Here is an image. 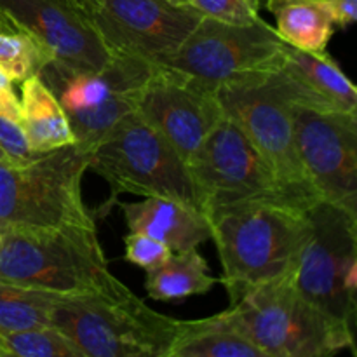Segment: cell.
<instances>
[{
    "instance_id": "5",
    "label": "cell",
    "mask_w": 357,
    "mask_h": 357,
    "mask_svg": "<svg viewBox=\"0 0 357 357\" xmlns=\"http://www.w3.org/2000/svg\"><path fill=\"white\" fill-rule=\"evenodd\" d=\"M264 357H330L356 352L354 335L331 323L293 284V272L250 289L229 307Z\"/></svg>"
},
{
    "instance_id": "1",
    "label": "cell",
    "mask_w": 357,
    "mask_h": 357,
    "mask_svg": "<svg viewBox=\"0 0 357 357\" xmlns=\"http://www.w3.org/2000/svg\"><path fill=\"white\" fill-rule=\"evenodd\" d=\"M208 216L230 305L250 289L291 274L312 236L307 209L278 202L230 206Z\"/></svg>"
},
{
    "instance_id": "7",
    "label": "cell",
    "mask_w": 357,
    "mask_h": 357,
    "mask_svg": "<svg viewBox=\"0 0 357 357\" xmlns=\"http://www.w3.org/2000/svg\"><path fill=\"white\" fill-rule=\"evenodd\" d=\"M89 169L110 185L114 195L171 199L201 209L188 162L136 112L94 146Z\"/></svg>"
},
{
    "instance_id": "11",
    "label": "cell",
    "mask_w": 357,
    "mask_h": 357,
    "mask_svg": "<svg viewBox=\"0 0 357 357\" xmlns=\"http://www.w3.org/2000/svg\"><path fill=\"white\" fill-rule=\"evenodd\" d=\"M216 96L225 117L246 132L293 197L305 209L319 202L296 150L293 107L275 93L267 75L220 86Z\"/></svg>"
},
{
    "instance_id": "25",
    "label": "cell",
    "mask_w": 357,
    "mask_h": 357,
    "mask_svg": "<svg viewBox=\"0 0 357 357\" xmlns=\"http://www.w3.org/2000/svg\"><path fill=\"white\" fill-rule=\"evenodd\" d=\"M188 6L204 17L237 26H246L261 20L260 0H190Z\"/></svg>"
},
{
    "instance_id": "14",
    "label": "cell",
    "mask_w": 357,
    "mask_h": 357,
    "mask_svg": "<svg viewBox=\"0 0 357 357\" xmlns=\"http://www.w3.org/2000/svg\"><path fill=\"white\" fill-rule=\"evenodd\" d=\"M136 114L162 135L187 162L225 117L215 89L160 65H155L143 86Z\"/></svg>"
},
{
    "instance_id": "34",
    "label": "cell",
    "mask_w": 357,
    "mask_h": 357,
    "mask_svg": "<svg viewBox=\"0 0 357 357\" xmlns=\"http://www.w3.org/2000/svg\"><path fill=\"white\" fill-rule=\"evenodd\" d=\"M260 2H261V3H264V2H265V0H260Z\"/></svg>"
},
{
    "instance_id": "13",
    "label": "cell",
    "mask_w": 357,
    "mask_h": 357,
    "mask_svg": "<svg viewBox=\"0 0 357 357\" xmlns=\"http://www.w3.org/2000/svg\"><path fill=\"white\" fill-rule=\"evenodd\" d=\"M202 14L169 0H94L89 23L114 54L159 63L192 33Z\"/></svg>"
},
{
    "instance_id": "23",
    "label": "cell",
    "mask_w": 357,
    "mask_h": 357,
    "mask_svg": "<svg viewBox=\"0 0 357 357\" xmlns=\"http://www.w3.org/2000/svg\"><path fill=\"white\" fill-rule=\"evenodd\" d=\"M84 357L80 349L54 326L0 331V357Z\"/></svg>"
},
{
    "instance_id": "26",
    "label": "cell",
    "mask_w": 357,
    "mask_h": 357,
    "mask_svg": "<svg viewBox=\"0 0 357 357\" xmlns=\"http://www.w3.org/2000/svg\"><path fill=\"white\" fill-rule=\"evenodd\" d=\"M126 260L138 267L150 271L171 257L173 250L160 241L146 236L143 232H129L124 237Z\"/></svg>"
},
{
    "instance_id": "18",
    "label": "cell",
    "mask_w": 357,
    "mask_h": 357,
    "mask_svg": "<svg viewBox=\"0 0 357 357\" xmlns=\"http://www.w3.org/2000/svg\"><path fill=\"white\" fill-rule=\"evenodd\" d=\"M20 124L35 155L75 143L61 105L37 73L21 82Z\"/></svg>"
},
{
    "instance_id": "20",
    "label": "cell",
    "mask_w": 357,
    "mask_h": 357,
    "mask_svg": "<svg viewBox=\"0 0 357 357\" xmlns=\"http://www.w3.org/2000/svg\"><path fill=\"white\" fill-rule=\"evenodd\" d=\"M274 14L275 31L291 47L326 52L335 35V24L326 0H265Z\"/></svg>"
},
{
    "instance_id": "12",
    "label": "cell",
    "mask_w": 357,
    "mask_h": 357,
    "mask_svg": "<svg viewBox=\"0 0 357 357\" xmlns=\"http://www.w3.org/2000/svg\"><path fill=\"white\" fill-rule=\"evenodd\" d=\"M298 157L321 201L357 216V112L293 107Z\"/></svg>"
},
{
    "instance_id": "3",
    "label": "cell",
    "mask_w": 357,
    "mask_h": 357,
    "mask_svg": "<svg viewBox=\"0 0 357 357\" xmlns=\"http://www.w3.org/2000/svg\"><path fill=\"white\" fill-rule=\"evenodd\" d=\"M0 281L63 295L122 284L108 268L96 227L0 230Z\"/></svg>"
},
{
    "instance_id": "24",
    "label": "cell",
    "mask_w": 357,
    "mask_h": 357,
    "mask_svg": "<svg viewBox=\"0 0 357 357\" xmlns=\"http://www.w3.org/2000/svg\"><path fill=\"white\" fill-rule=\"evenodd\" d=\"M45 63V56L28 35L0 33V70L13 82H23L35 75Z\"/></svg>"
},
{
    "instance_id": "29",
    "label": "cell",
    "mask_w": 357,
    "mask_h": 357,
    "mask_svg": "<svg viewBox=\"0 0 357 357\" xmlns=\"http://www.w3.org/2000/svg\"><path fill=\"white\" fill-rule=\"evenodd\" d=\"M337 26H351L357 17V0H326Z\"/></svg>"
},
{
    "instance_id": "27",
    "label": "cell",
    "mask_w": 357,
    "mask_h": 357,
    "mask_svg": "<svg viewBox=\"0 0 357 357\" xmlns=\"http://www.w3.org/2000/svg\"><path fill=\"white\" fill-rule=\"evenodd\" d=\"M0 150L6 153L10 164L26 162L35 157L20 122L3 115H0Z\"/></svg>"
},
{
    "instance_id": "15",
    "label": "cell",
    "mask_w": 357,
    "mask_h": 357,
    "mask_svg": "<svg viewBox=\"0 0 357 357\" xmlns=\"http://www.w3.org/2000/svg\"><path fill=\"white\" fill-rule=\"evenodd\" d=\"M0 13L37 44L45 61L101 70L115 56L89 20L61 0H0Z\"/></svg>"
},
{
    "instance_id": "19",
    "label": "cell",
    "mask_w": 357,
    "mask_h": 357,
    "mask_svg": "<svg viewBox=\"0 0 357 357\" xmlns=\"http://www.w3.org/2000/svg\"><path fill=\"white\" fill-rule=\"evenodd\" d=\"M167 357H264L241 331L230 310L195 321H181Z\"/></svg>"
},
{
    "instance_id": "16",
    "label": "cell",
    "mask_w": 357,
    "mask_h": 357,
    "mask_svg": "<svg viewBox=\"0 0 357 357\" xmlns=\"http://www.w3.org/2000/svg\"><path fill=\"white\" fill-rule=\"evenodd\" d=\"M275 93L291 107L317 112H357V91L328 52L289 45L284 61L267 75Z\"/></svg>"
},
{
    "instance_id": "31",
    "label": "cell",
    "mask_w": 357,
    "mask_h": 357,
    "mask_svg": "<svg viewBox=\"0 0 357 357\" xmlns=\"http://www.w3.org/2000/svg\"><path fill=\"white\" fill-rule=\"evenodd\" d=\"M17 26L6 16L3 13H0V33H17Z\"/></svg>"
},
{
    "instance_id": "8",
    "label": "cell",
    "mask_w": 357,
    "mask_h": 357,
    "mask_svg": "<svg viewBox=\"0 0 357 357\" xmlns=\"http://www.w3.org/2000/svg\"><path fill=\"white\" fill-rule=\"evenodd\" d=\"M312 236L295 271V288L331 323L354 335L357 312V216L326 201L307 209Z\"/></svg>"
},
{
    "instance_id": "28",
    "label": "cell",
    "mask_w": 357,
    "mask_h": 357,
    "mask_svg": "<svg viewBox=\"0 0 357 357\" xmlns=\"http://www.w3.org/2000/svg\"><path fill=\"white\" fill-rule=\"evenodd\" d=\"M0 115L20 122V100L13 87V80L0 70Z\"/></svg>"
},
{
    "instance_id": "2",
    "label": "cell",
    "mask_w": 357,
    "mask_h": 357,
    "mask_svg": "<svg viewBox=\"0 0 357 357\" xmlns=\"http://www.w3.org/2000/svg\"><path fill=\"white\" fill-rule=\"evenodd\" d=\"M51 324L84 357H167L181 321L146 305L122 282L112 291L61 295Z\"/></svg>"
},
{
    "instance_id": "6",
    "label": "cell",
    "mask_w": 357,
    "mask_h": 357,
    "mask_svg": "<svg viewBox=\"0 0 357 357\" xmlns=\"http://www.w3.org/2000/svg\"><path fill=\"white\" fill-rule=\"evenodd\" d=\"M153 70L155 65L146 59L115 54L101 70L70 68L49 59L37 75L61 105L75 142L93 150L119 122L135 114Z\"/></svg>"
},
{
    "instance_id": "30",
    "label": "cell",
    "mask_w": 357,
    "mask_h": 357,
    "mask_svg": "<svg viewBox=\"0 0 357 357\" xmlns=\"http://www.w3.org/2000/svg\"><path fill=\"white\" fill-rule=\"evenodd\" d=\"M61 2L66 3L68 7H72V9L79 10V13L82 14V16H86L87 20H89V14L94 7V0H61Z\"/></svg>"
},
{
    "instance_id": "21",
    "label": "cell",
    "mask_w": 357,
    "mask_h": 357,
    "mask_svg": "<svg viewBox=\"0 0 357 357\" xmlns=\"http://www.w3.org/2000/svg\"><path fill=\"white\" fill-rule=\"evenodd\" d=\"M218 282L222 279L213 275L206 258L197 248H190L171 253L167 260L146 271L145 289L150 298L173 302L209 293Z\"/></svg>"
},
{
    "instance_id": "9",
    "label": "cell",
    "mask_w": 357,
    "mask_h": 357,
    "mask_svg": "<svg viewBox=\"0 0 357 357\" xmlns=\"http://www.w3.org/2000/svg\"><path fill=\"white\" fill-rule=\"evenodd\" d=\"M199 206L206 215L250 202H278L305 209L281 183L246 132L229 117L209 132L188 159Z\"/></svg>"
},
{
    "instance_id": "32",
    "label": "cell",
    "mask_w": 357,
    "mask_h": 357,
    "mask_svg": "<svg viewBox=\"0 0 357 357\" xmlns=\"http://www.w3.org/2000/svg\"><path fill=\"white\" fill-rule=\"evenodd\" d=\"M0 164H10V162H9V159H7L6 153H3L2 150H0Z\"/></svg>"
},
{
    "instance_id": "4",
    "label": "cell",
    "mask_w": 357,
    "mask_h": 357,
    "mask_svg": "<svg viewBox=\"0 0 357 357\" xmlns=\"http://www.w3.org/2000/svg\"><path fill=\"white\" fill-rule=\"evenodd\" d=\"M91 152L80 143L0 164V230L96 227L82 197Z\"/></svg>"
},
{
    "instance_id": "17",
    "label": "cell",
    "mask_w": 357,
    "mask_h": 357,
    "mask_svg": "<svg viewBox=\"0 0 357 357\" xmlns=\"http://www.w3.org/2000/svg\"><path fill=\"white\" fill-rule=\"evenodd\" d=\"M126 225L143 232L173 251L197 248L211 239V222L202 209L171 199L145 197L139 202H121Z\"/></svg>"
},
{
    "instance_id": "10",
    "label": "cell",
    "mask_w": 357,
    "mask_h": 357,
    "mask_svg": "<svg viewBox=\"0 0 357 357\" xmlns=\"http://www.w3.org/2000/svg\"><path fill=\"white\" fill-rule=\"evenodd\" d=\"M286 44L265 20L237 26L202 17L183 44L155 65L176 70L211 89L265 77L284 61Z\"/></svg>"
},
{
    "instance_id": "22",
    "label": "cell",
    "mask_w": 357,
    "mask_h": 357,
    "mask_svg": "<svg viewBox=\"0 0 357 357\" xmlns=\"http://www.w3.org/2000/svg\"><path fill=\"white\" fill-rule=\"evenodd\" d=\"M61 295L0 281V331L52 326L51 310Z\"/></svg>"
},
{
    "instance_id": "33",
    "label": "cell",
    "mask_w": 357,
    "mask_h": 357,
    "mask_svg": "<svg viewBox=\"0 0 357 357\" xmlns=\"http://www.w3.org/2000/svg\"><path fill=\"white\" fill-rule=\"evenodd\" d=\"M169 2L180 3V6H188V2H190V0H169Z\"/></svg>"
}]
</instances>
